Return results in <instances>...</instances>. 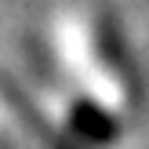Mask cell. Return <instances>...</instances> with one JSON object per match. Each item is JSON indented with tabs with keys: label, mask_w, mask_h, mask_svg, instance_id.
Segmentation results:
<instances>
[]
</instances>
